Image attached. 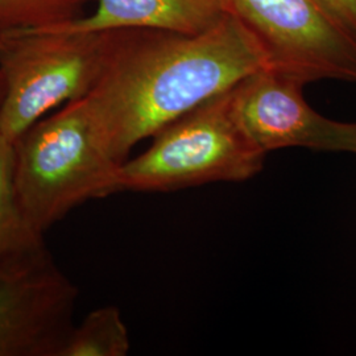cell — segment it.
<instances>
[{
  "label": "cell",
  "mask_w": 356,
  "mask_h": 356,
  "mask_svg": "<svg viewBox=\"0 0 356 356\" xmlns=\"http://www.w3.org/2000/svg\"><path fill=\"white\" fill-rule=\"evenodd\" d=\"M264 67L234 13L198 35L124 29L85 98L108 152L123 164L140 141Z\"/></svg>",
  "instance_id": "6da1fadb"
},
{
  "label": "cell",
  "mask_w": 356,
  "mask_h": 356,
  "mask_svg": "<svg viewBox=\"0 0 356 356\" xmlns=\"http://www.w3.org/2000/svg\"><path fill=\"white\" fill-rule=\"evenodd\" d=\"M13 151L16 194L40 235L76 206L119 193L122 164L108 152L85 97L40 119Z\"/></svg>",
  "instance_id": "7a4b0ae2"
},
{
  "label": "cell",
  "mask_w": 356,
  "mask_h": 356,
  "mask_svg": "<svg viewBox=\"0 0 356 356\" xmlns=\"http://www.w3.org/2000/svg\"><path fill=\"white\" fill-rule=\"evenodd\" d=\"M232 89L157 131L145 152L120 165L119 193H165L254 177L267 153L243 126Z\"/></svg>",
  "instance_id": "3957f363"
},
{
  "label": "cell",
  "mask_w": 356,
  "mask_h": 356,
  "mask_svg": "<svg viewBox=\"0 0 356 356\" xmlns=\"http://www.w3.org/2000/svg\"><path fill=\"white\" fill-rule=\"evenodd\" d=\"M116 35L118 31L42 29L0 45V132L15 143L53 110L86 97L102 76Z\"/></svg>",
  "instance_id": "277c9868"
},
{
  "label": "cell",
  "mask_w": 356,
  "mask_h": 356,
  "mask_svg": "<svg viewBox=\"0 0 356 356\" xmlns=\"http://www.w3.org/2000/svg\"><path fill=\"white\" fill-rule=\"evenodd\" d=\"M254 36L266 69L306 85L321 79L356 83V45L316 0H229Z\"/></svg>",
  "instance_id": "5b68a950"
},
{
  "label": "cell",
  "mask_w": 356,
  "mask_h": 356,
  "mask_svg": "<svg viewBox=\"0 0 356 356\" xmlns=\"http://www.w3.org/2000/svg\"><path fill=\"white\" fill-rule=\"evenodd\" d=\"M78 291L45 250L0 266V356H61Z\"/></svg>",
  "instance_id": "8992f818"
},
{
  "label": "cell",
  "mask_w": 356,
  "mask_h": 356,
  "mask_svg": "<svg viewBox=\"0 0 356 356\" xmlns=\"http://www.w3.org/2000/svg\"><path fill=\"white\" fill-rule=\"evenodd\" d=\"M304 85L269 69H260L232 89L238 116L264 151L306 148L356 154V122L332 120L312 108Z\"/></svg>",
  "instance_id": "52a82bcc"
},
{
  "label": "cell",
  "mask_w": 356,
  "mask_h": 356,
  "mask_svg": "<svg viewBox=\"0 0 356 356\" xmlns=\"http://www.w3.org/2000/svg\"><path fill=\"white\" fill-rule=\"evenodd\" d=\"M229 13V0H97L94 13L51 29H149L198 35L216 26Z\"/></svg>",
  "instance_id": "ba28073f"
},
{
  "label": "cell",
  "mask_w": 356,
  "mask_h": 356,
  "mask_svg": "<svg viewBox=\"0 0 356 356\" xmlns=\"http://www.w3.org/2000/svg\"><path fill=\"white\" fill-rule=\"evenodd\" d=\"M13 143L0 132V266L45 251L44 235L28 223L15 186Z\"/></svg>",
  "instance_id": "9c48e42d"
},
{
  "label": "cell",
  "mask_w": 356,
  "mask_h": 356,
  "mask_svg": "<svg viewBox=\"0 0 356 356\" xmlns=\"http://www.w3.org/2000/svg\"><path fill=\"white\" fill-rule=\"evenodd\" d=\"M131 341L120 310L104 306L90 312L70 332L61 356H127Z\"/></svg>",
  "instance_id": "30bf717a"
},
{
  "label": "cell",
  "mask_w": 356,
  "mask_h": 356,
  "mask_svg": "<svg viewBox=\"0 0 356 356\" xmlns=\"http://www.w3.org/2000/svg\"><path fill=\"white\" fill-rule=\"evenodd\" d=\"M94 0H0V33L20 35L65 26L86 16Z\"/></svg>",
  "instance_id": "8fae6325"
},
{
  "label": "cell",
  "mask_w": 356,
  "mask_h": 356,
  "mask_svg": "<svg viewBox=\"0 0 356 356\" xmlns=\"http://www.w3.org/2000/svg\"><path fill=\"white\" fill-rule=\"evenodd\" d=\"M321 11L356 45V0H316Z\"/></svg>",
  "instance_id": "7c38bea8"
},
{
  "label": "cell",
  "mask_w": 356,
  "mask_h": 356,
  "mask_svg": "<svg viewBox=\"0 0 356 356\" xmlns=\"http://www.w3.org/2000/svg\"><path fill=\"white\" fill-rule=\"evenodd\" d=\"M3 97H4V81H3V76L0 74V106L3 102Z\"/></svg>",
  "instance_id": "4fadbf2b"
}]
</instances>
